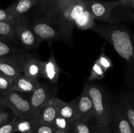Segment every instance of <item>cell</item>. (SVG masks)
<instances>
[{"label": "cell", "instance_id": "1", "mask_svg": "<svg viewBox=\"0 0 134 133\" xmlns=\"http://www.w3.org/2000/svg\"><path fill=\"white\" fill-rule=\"evenodd\" d=\"M111 43L118 54L128 65L133 67V46L128 29L117 25L94 24L91 29Z\"/></svg>", "mask_w": 134, "mask_h": 133}, {"label": "cell", "instance_id": "2", "mask_svg": "<svg viewBox=\"0 0 134 133\" xmlns=\"http://www.w3.org/2000/svg\"><path fill=\"white\" fill-rule=\"evenodd\" d=\"M84 88L92 102L96 123L109 126L111 125V104L109 98L103 89L96 83H86Z\"/></svg>", "mask_w": 134, "mask_h": 133}, {"label": "cell", "instance_id": "3", "mask_svg": "<svg viewBox=\"0 0 134 133\" xmlns=\"http://www.w3.org/2000/svg\"><path fill=\"white\" fill-rule=\"evenodd\" d=\"M0 103L3 108H7L17 118L33 119L34 112L29 99L22 96L19 92L12 90L0 96Z\"/></svg>", "mask_w": 134, "mask_h": 133}, {"label": "cell", "instance_id": "4", "mask_svg": "<svg viewBox=\"0 0 134 133\" xmlns=\"http://www.w3.org/2000/svg\"><path fill=\"white\" fill-rule=\"evenodd\" d=\"M14 31L16 40L25 48L34 49L39 46L40 43L30 26V20L26 14L15 19Z\"/></svg>", "mask_w": 134, "mask_h": 133}, {"label": "cell", "instance_id": "5", "mask_svg": "<svg viewBox=\"0 0 134 133\" xmlns=\"http://www.w3.org/2000/svg\"><path fill=\"white\" fill-rule=\"evenodd\" d=\"M35 18L30 26L39 43L43 41H52L62 39V35L57 27L50 20L43 16L41 13Z\"/></svg>", "mask_w": 134, "mask_h": 133}, {"label": "cell", "instance_id": "6", "mask_svg": "<svg viewBox=\"0 0 134 133\" xmlns=\"http://www.w3.org/2000/svg\"><path fill=\"white\" fill-rule=\"evenodd\" d=\"M119 1H100L98 0H83L86 10L92 15L95 20L108 22L113 9L119 4Z\"/></svg>", "mask_w": 134, "mask_h": 133}, {"label": "cell", "instance_id": "7", "mask_svg": "<svg viewBox=\"0 0 134 133\" xmlns=\"http://www.w3.org/2000/svg\"><path fill=\"white\" fill-rule=\"evenodd\" d=\"M54 85L55 84H52L51 83L41 84L39 87L31 93L29 101L34 113L37 109L47 100L51 98L56 96L57 88Z\"/></svg>", "mask_w": 134, "mask_h": 133}, {"label": "cell", "instance_id": "8", "mask_svg": "<svg viewBox=\"0 0 134 133\" xmlns=\"http://www.w3.org/2000/svg\"><path fill=\"white\" fill-rule=\"evenodd\" d=\"M58 99L54 96L44 102L34 112L33 119L37 122L51 124L57 116Z\"/></svg>", "mask_w": 134, "mask_h": 133}, {"label": "cell", "instance_id": "9", "mask_svg": "<svg viewBox=\"0 0 134 133\" xmlns=\"http://www.w3.org/2000/svg\"><path fill=\"white\" fill-rule=\"evenodd\" d=\"M111 125H114L116 133H134V129L119 102L111 105L110 126Z\"/></svg>", "mask_w": 134, "mask_h": 133}, {"label": "cell", "instance_id": "10", "mask_svg": "<svg viewBox=\"0 0 134 133\" xmlns=\"http://www.w3.org/2000/svg\"><path fill=\"white\" fill-rule=\"evenodd\" d=\"M75 106L77 119H83L90 121L94 117V107L92 102L85 88L81 95L72 101Z\"/></svg>", "mask_w": 134, "mask_h": 133}, {"label": "cell", "instance_id": "11", "mask_svg": "<svg viewBox=\"0 0 134 133\" xmlns=\"http://www.w3.org/2000/svg\"><path fill=\"white\" fill-rule=\"evenodd\" d=\"M61 69L57 63L53 53L47 61H43L41 78H45L52 84H56L59 78Z\"/></svg>", "mask_w": 134, "mask_h": 133}, {"label": "cell", "instance_id": "12", "mask_svg": "<svg viewBox=\"0 0 134 133\" xmlns=\"http://www.w3.org/2000/svg\"><path fill=\"white\" fill-rule=\"evenodd\" d=\"M134 18L133 8L124 6L119 3L112 10L107 23L115 24L117 23L133 21Z\"/></svg>", "mask_w": 134, "mask_h": 133}, {"label": "cell", "instance_id": "13", "mask_svg": "<svg viewBox=\"0 0 134 133\" xmlns=\"http://www.w3.org/2000/svg\"><path fill=\"white\" fill-rule=\"evenodd\" d=\"M41 1V0H16L5 10L16 19L26 14L33 7L39 5Z\"/></svg>", "mask_w": 134, "mask_h": 133}, {"label": "cell", "instance_id": "14", "mask_svg": "<svg viewBox=\"0 0 134 133\" xmlns=\"http://www.w3.org/2000/svg\"><path fill=\"white\" fill-rule=\"evenodd\" d=\"M37 80L31 79L24 74H20L13 81V90L19 93H31L41 86Z\"/></svg>", "mask_w": 134, "mask_h": 133}, {"label": "cell", "instance_id": "15", "mask_svg": "<svg viewBox=\"0 0 134 133\" xmlns=\"http://www.w3.org/2000/svg\"><path fill=\"white\" fill-rule=\"evenodd\" d=\"M43 61L28 55L24 66L23 73L26 76L34 80L41 78Z\"/></svg>", "mask_w": 134, "mask_h": 133}, {"label": "cell", "instance_id": "16", "mask_svg": "<svg viewBox=\"0 0 134 133\" xmlns=\"http://www.w3.org/2000/svg\"><path fill=\"white\" fill-rule=\"evenodd\" d=\"M119 105L126 115L131 126L134 129V109L133 96L130 95H124L119 102Z\"/></svg>", "mask_w": 134, "mask_h": 133}, {"label": "cell", "instance_id": "17", "mask_svg": "<svg viewBox=\"0 0 134 133\" xmlns=\"http://www.w3.org/2000/svg\"><path fill=\"white\" fill-rule=\"evenodd\" d=\"M57 116L70 120L77 119L76 110L73 103L65 102L58 98V112Z\"/></svg>", "mask_w": 134, "mask_h": 133}, {"label": "cell", "instance_id": "18", "mask_svg": "<svg viewBox=\"0 0 134 133\" xmlns=\"http://www.w3.org/2000/svg\"><path fill=\"white\" fill-rule=\"evenodd\" d=\"M96 23L95 20L86 9L79 16L75 22V26L81 30L91 29Z\"/></svg>", "mask_w": 134, "mask_h": 133}, {"label": "cell", "instance_id": "19", "mask_svg": "<svg viewBox=\"0 0 134 133\" xmlns=\"http://www.w3.org/2000/svg\"><path fill=\"white\" fill-rule=\"evenodd\" d=\"M15 20L9 22H0V40L1 41H16L14 31Z\"/></svg>", "mask_w": 134, "mask_h": 133}, {"label": "cell", "instance_id": "20", "mask_svg": "<svg viewBox=\"0 0 134 133\" xmlns=\"http://www.w3.org/2000/svg\"><path fill=\"white\" fill-rule=\"evenodd\" d=\"M23 71L19 68L5 61H0V75L14 80Z\"/></svg>", "mask_w": 134, "mask_h": 133}, {"label": "cell", "instance_id": "21", "mask_svg": "<svg viewBox=\"0 0 134 133\" xmlns=\"http://www.w3.org/2000/svg\"><path fill=\"white\" fill-rule=\"evenodd\" d=\"M35 121L33 119H16L15 132L20 133H32Z\"/></svg>", "mask_w": 134, "mask_h": 133}, {"label": "cell", "instance_id": "22", "mask_svg": "<svg viewBox=\"0 0 134 133\" xmlns=\"http://www.w3.org/2000/svg\"><path fill=\"white\" fill-rule=\"evenodd\" d=\"M75 120L68 119L61 116H57L52 122V125L56 129L63 130L66 133H71Z\"/></svg>", "mask_w": 134, "mask_h": 133}, {"label": "cell", "instance_id": "23", "mask_svg": "<svg viewBox=\"0 0 134 133\" xmlns=\"http://www.w3.org/2000/svg\"><path fill=\"white\" fill-rule=\"evenodd\" d=\"M89 120L76 119L73 122L71 133H94L89 125Z\"/></svg>", "mask_w": 134, "mask_h": 133}, {"label": "cell", "instance_id": "24", "mask_svg": "<svg viewBox=\"0 0 134 133\" xmlns=\"http://www.w3.org/2000/svg\"><path fill=\"white\" fill-rule=\"evenodd\" d=\"M105 72H106L105 71L103 68L102 67V65L98 62V59H96L95 62H94V63L93 64L92 66L88 80L92 82V81L95 80H99L103 79L105 77Z\"/></svg>", "mask_w": 134, "mask_h": 133}, {"label": "cell", "instance_id": "25", "mask_svg": "<svg viewBox=\"0 0 134 133\" xmlns=\"http://www.w3.org/2000/svg\"><path fill=\"white\" fill-rule=\"evenodd\" d=\"M14 80L0 75V95L3 96L13 90Z\"/></svg>", "mask_w": 134, "mask_h": 133}, {"label": "cell", "instance_id": "26", "mask_svg": "<svg viewBox=\"0 0 134 133\" xmlns=\"http://www.w3.org/2000/svg\"><path fill=\"white\" fill-rule=\"evenodd\" d=\"M55 130L56 129L52 125L37 122L35 121L32 133H54Z\"/></svg>", "mask_w": 134, "mask_h": 133}, {"label": "cell", "instance_id": "27", "mask_svg": "<svg viewBox=\"0 0 134 133\" xmlns=\"http://www.w3.org/2000/svg\"><path fill=\"white\" fill-rule=\"evenodd\" d=\"M17 52H18L13 49L10 45L7 44L5 42L0 40V58L16 53Z\"/></svg>", "mask_w": 134, "mask_h": 133}, {"label": "cell", "instance_id": "28", "mask_svg": "<svg viewBox=\"0 0 134 133\" xmlns=\"http://www.w3.org/2000/svg\"><path fill=\"white\" fill-rule=\"evenodd\" d=\"M97 59H98V62L102 65V66L103 68V69H104L105 72H107L109 69L113 67L112 61L110 59L109 57H108V56H107L105 54L103 50L101 52V54L99 55V57Z\"/></svg>", "mask_w": 134, "mask_h": 133}, {"label": "cell", "instance_id": "29", "mask_svg": "<svg viewBox=\"0 0 134 133\" xmlns=\"http://www.w3.org/2000/svg\"><path fill=\"white\" fill-rule=\"evenodd\" d=\"M16 117L13 118L0 126V133H14L15 121Z\"/></svg>", "mask_w": 134, "mask_h": 133}, {"label": "cell", "instance_id": "30", "mask_svg": "<svg viewBox=\"0 0 134 133\" xmlns=\"http://www.w3.org/2000/svg\"><path fill=\"white\" fill-rule=\"evenodd\" d=\"M90 127L94 133H113L109 126L94 123Z\"/></svg>", "mask_w": 134, "mask_h": 133}, {"label": "cell", "instance_id": "31", "mask_svg": "<svg viewBox=\"0 0 134 133\" xmlns=\"http://www.w3.org/2000/svg\"><path fill=\"white\" fill-rule=\"evenodd\" d=\"M15 20L14 17L6 11L5 9H0V22H9Z\"/></svg>", "mask_w": 134, "mask_h": 133}, {"label": "cell", "instance_id": "32", "mask_svg": "<svg viewBox=\"0 0 134 133\" xmlns=\"http://www.w3.org/2000/svg\"><path fill=\"white\" fill-rule=\"evenodd\" d=\"M3 108L0 109V126L11 119L10 113L9 112L4 110Z\"/></svg>", "mask_w": 134, "mask_h": 133}, {"label": "cell", "instance_id": "33", "mask_svg": "<svg viewBox=\"0 0 134 133\" xmlns=\"http://www.w3.org/2000/svg\"><path fill=\"white\" fill-rule=\"evenodd\" d=\"M121 5L134 9V0H119Z\"/></svg>", "mask_w": 134, "mask_h": 133}, {"label": "cell", "instance_id": "34", "mask_svg": "<svg viewBox=\"0 0 134 133\" xmlns=\"http://www.w3.org/2000/svg\"><path fill=\"white\" fill-rule=\"evenodd\" d=\"M54 133H66V132L64 131H63V130H58V129H56L54 131Z\"/></svg>", "mask_w": 134, "mask_h": 133}, {"label": "cell", "instance_id": "35", "mask_svg": "<svg viewBox=\"0 0 134 133\" xmlns=\"http://www.w3.org/2000/svg\"><path fill=\"white\" fill-rule=\"evenodd\" d=\"M111 1H119V0H111Z\"/></svg>", "mask_w": 134, "mask_h": 133}, {"label": "cell", "instance_id": "36", "mask_svg": "<svg viewBox=\"0 0 134 133\" xmlns=\"http://www.w3.org/2000/svg\"><path fill=\"white\" fill-rule=\"evenodd\" d=\"M3 108V107L2 106H1V103H0V109H1V108Z\"/></svg>", "mask_w": 134, "mask_h": 133}, {"label": "cell", "instance_id": "37", "mask_svg": "<svg viewBox=\"0 0 134 133\" xmlns=\"http://www.w3.org/2000/svg\"><path fill=\"white\" fill-rule=\"evenodd\" d=\"M84 1H85V0H84Z\"/></svg>", "mask_w": 134, "mask_h": 133}]
</instances>
